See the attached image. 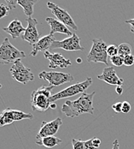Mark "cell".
Returning <instances> with one entry per match:
<instances>
[{
    "instance_id": "6da1fadb",
    "label": "cell",
    "mask_w": 134,
    "mask_h": 149,
    "mask_svg": "<svg viewBox=\"0 0 134 149\" xmlns=\"http://www.w3.org/2000/svg\"><path fill=\"white\" fill-rule=\"evenodd\" d=\"M95 92L90 93H83L75 100H67L61 106V112L68 118H73L82 114H93V97Z\"/></svg>"
},
{
    "instance_id": "7a4b0ae2",
    "label": "cell",
    "mask_w": 134,
    "mask_h": 149,
    "mask_svg": "<svg viewBox=\"0 0 134 149\" xmlns=\"http://www.w3.org/2000/svg\"><path fill=\"white\" fill-rule=\"evenodd\" d=\"M54 87L42 86L39 89L33 90L31 93V105L33 111H46L51 104V91Z\"/></svg>"
},
{
    "instance_id": "3957f363",
    "label": "cell",
    "mask_w": 134,
    "mask_h": 149,
    "mask_svg": "<svg viewBox=\"0 0 134 149\" xmlns=\"http://www.w3.org/2000/svg\"><path fill=\"white\" fill-rule=\"evenodd\" d=\"M24 58H26L24 52L15 48L8 38L3 40L0 45V64L14 63L15 61Z\"/></svg>"
},
{
    "instance_id": "277c9868",
    "label": "cell",
    "mask_w": 134,
    "mask_h": 149,
    "mask_svg": "<svg viewBox=\"0 0 134 149\" xmlns=\"http://www.w3.org/2000/svg\"><path fill=\"white\" fill-rule=\"evenodd\" d=\"M108 45L102 39L92 40V45L86 57V61L89 63H103L108 64Z\"/></svg>"
},
{
    "instance_id": "5b68a950",
    "label": "cell",
    "mask_w": 134,
    "mask_h": 149,
    "mask_svg": "<svg viewBox=\"0 0 134 149\" xmlns=\"http://www.w3.org/2000/svg\"><path fill=\"white\" fill-rule=\"evenodd\" d=\"M91 84H92V79L90 77H88L86 80H85L82 82H79V83L72 85L68 88H66L65 89L61 90L51 96V98H50L51 104L55 103L57 100H59L61 99L69 98V97L75 96L79 93H83Z\"/></svg>"
},
{
    "instance_id": "8992f818",
    "label": "cell",
    "mask_w": 134,
    "mask_h": 149,
    "mask_svg": "<svg viewBox=\"0 0 134 149\" xmlns=\"http://www.w3.org/2000/svg\"><path fill=\"white\" fill-rule=\"evenodd\" d=\"M10 73L15 81L23 85H26L34 80V75L31 70L24 66L21 59L15 61L12 64L10 70Z\"/></svg>"
},
{
    "instance_id": "52a82bcc",
    "label": "cell",
    "mask_w": 134,
    "mask_h": 149,
    "mask_svg": "<svg viewBox=\"0 0 134 149\" xmlns=\"http://www.w3.org/2000/svg\"><path fill=\"white\" fill-rule=\"evenodd\" d=\"M39 79L47 81L50 86L52 87H59L61 85L70 82L74 81V76L68 73H62V72H56V71H42L39 74Z\"/></svg>"
},
{
    "instance_id": "ba28073f",
    "label": "cell",
    "mask_w": 134,
    "mask_h": 149,
    "mask_svg": "<svg viewBox=\"0 0 134 149\" xmlns=\"http://www.w3.org/2000/svg\"><path fill=\"white\" fill-rule=\"evenodd\" d=\"M47 7L50 10L51 13L55 15L57 17V19L61 22L65 24L67 27L71 28L73 30H75V31L78 30V27L75 24V21L73 20L72 16L68 14V12L67 10L61 9L57 4H56L52 2H47Z\"/></svg>"
},
{
    "instance_id": "9c48e42d",
    "label": "cell",
    "mask_w": 134,
    "mask_h": 149,
    "mask_svg": "<svg viewBox=\"0 0 134 149\" xmlns=\"http://www.w3.org/2000/svg\"><path fill=\"white\" fill-rule=\"evenodd\" d=\"M63 49L65 51H69V52H73V51H84L85 48L83 46L80 45V39L79 37L76 34L74 33L72 36L64 39L63 40H56L53 42V44L51 45V47L50 49V51L51 50H55V49Z\"/></svg>"
},
{
    "instance_id": "30bf717a",
    "label": "cell",
    "mask_w": 134,
    "mask_h": 149,
    "mask_svg": "<svg viewBox=\"0 0 134 149\" xmlns=\"http://www.w3.org/2000/svg\"><path fill=\"white\" fill-rule=\"evenodd\" d=\"M61 124L62 121L61 118H57L51 122H42L40 130L36 135V140H40L48 136H55Z\"/></svg>"
},
{
    "instance_id": "8fae6325",
    "label": "cell",
    "mask_w": 134,
    "mask_h": 149,
    "mask_svg": "<svg viewBox=\"0 0 134 149\" xmlns=\"http://www.w3.org/2000/svg\"><path fill=\"white\" fill-rule=\"evenodd\" d=\"M26 21L28 22V27L25 30V33L21 35V39L32 45L39 40V33L37 29L38 21L32 16L28 17Z\"/></svg>"
},
{
    "instance_id": "7c38bea8",
    "label": "cell",
    "mask_w": 134,
    "mask_h": 149,
    "mask_svg": "<svg viewBox=\"0 0 134 149\" xmlns=\"http://www.w3.org/2000/svg\"><path fill=\"white\" fill-rule=\"evenodd\" d=\"M44 56L50 62L48 66L50 69H57V68L64 69L72 64L70 60L65 58L61 53H57V52L51 53L50 52L47 51L44 52Z\"/></svg>"
},
{
    "instance_id": "4fadbf2b",
    "label": "cell",
    "mask_w": 134,
    "mask_h": 149,
    "mask_svg": "<svg viewBox=\"0 0 134 149\" xmlns=\"http://www.w3.org/2000/svg\"><path fill=\"white\" fill-rule=\"evenodd\" d=\"M54 41H56V39L54 37V34L52 33H50L48 35L42 37L41 39H39V40L37 43L32 45V49L30 52V55L35 57L39 52H45L49 51Z\"/></svg>"
},
{
    "instance_id": "5bb4252c",
    "label": "cell",
    "mask_w": 134,
    "mask_h": 149,
    "mask_svg": "<svg viewBox=\"0 0 134 149\" xmlns=\"http://www.w3.org/2000/svg\"><path fill=\"white\" fill-rule=\"evenodd\" d=\"M97 78L101 81H104L108 85H116L122 86L124 83V80L119 78L116 74V71L114 67H107L103 70L102 74H99Z\"/></svg>"
},
{
    "instance_id": "9a60e30c",
    "label": "cell",
    "mask_w": 134,
    "mask_h": 149,
    "mask_svg": "<svg viewBox=\"0 0 134 149\" xmlns=\"http://www.w3.org/2000/svg\"><path fill=\"white\" fill-rule=\"evenodd\" d=\"M45 21L50 27V33L54 34L55 33H60L67 34L69 37L74 34L70 30L68 29V27L65 24L61 22L57 19H55L53 17H46Z\"/></svg>"
},
{
    "instance_id": "2e32d148",
    "label": "cell",
    "mask_w": 134,
    "mask_h": 149,
    "mask_svg": "<svg viewBox=\"0 0 134 149\" xmlns=\"http://www.w3.org/2000/svg\"><path fill=\"white\" fill-rule=\"evenodd\" d=\"M3 30L7 33L8 34H10L13 39H16L18 37H20L21 35V33H25L26 29H24V27L21 24V22L18 19H14L13 21H11L9 24L8 27L3 28Z\"/></svg>"
},
{
    "instance_id": "e0dca14e",
    "label": "cell",
    "mask_w": 134,
    "mask_h": 149,
    "mask_svg": "<svg viewBox=\"0 0 134 149\" xmlns=\"http://www.w3.org/2000/svg\"><path fill=\"white\" fill-rule=\"evenodd\" d=\"M61 143V140L56 136H48V137H45V138L36 141L37 145L43 146V147L48 148H55Z\"/></svg>"
},
{
    "instance_id": "ac0fdd59",
    "label": "cell",
    "mask_w": 134,
    "mask_h": 149,
    "mask_svg": "<svg viewBox=\"0 0 134 149\" xmlns=\"http://www.w3.org/2000/svg\"><path fill=\"white\" fill-rule=\"evenodd\" d=\"M39 1V0H18L17 4L21 6L25 15L28 17H30L33 14V7L35 3Z\"/></svg>"
},
{
    "instance_id": "d6986e66",
    "label": "cell",
    "mask_w": 134,
    "mask_h": 149,
    "mask_svg": "<svg viewBox=\"0 0 134 149\" xmlns=\"http://www.w3.org/2000/svg\"><path fill=\"white\" fill-rule=\"evenodd\" d=\"M13 109L7 108L0 113V127H3L14 123L13 118Z\"/></svg>"
},
{
    "instance_id": "ffe728a7",
    "label": "cell",
    "mask_w": 134,
    "mask_h": 149,
    "mask_svg": "<svg viewBox=\"0 0 134 149\" xmlns=\"http://www.w3.org/2000/svg\"><path fill=\"white\" fill-rule=\"evenodd\" d=\"M132 52H133L132 46L128 43H122L118 45V55L123 58L132 54Z\"/></svg>"
},
{
    "instance_id": "44dd1931",
    "label": "cell",
    "mask_w": 134,
    "mask_h": 149,
    "mask_svg": "<svg viewBox=\"0 0 134 149\" xmlns=\"http://www.w3.org/2000/svg\"><path fill=\"white\" fill-rule=\"evenodd\" d=\"M110 61L112 64L116 67H121L122 65H124V58L119 55H116V56L110 58Z\"/></svg>"
},
{
    "instance_id": "7402d4cb",
    "label": "cell",
    "mask_w": 134,
    "mask_h": 149,
    "mask_svg": "<svg viewBox=\"0 0 134 149\" xmlns=\"http://www.w3.org/2000/svg\"><path fill=\"white\" fill-rule=\"evenodd\" d=\"M107 53H108V56L110 57V58L118 55V46H116L115 45H108Z\"/></svg>"
},
{
    "instance_id": "603a6c76",
    "label": "cell",
    "mask_w": 134,
    "mask_h": 149,
    "mask_svg": "<svg viewBox=\"0 0 134 149\" xmlns=\"http://www.w3.org/2000/svg\"><path fill=\"white\" fill-rule=\"evenodd\" d=\"M73 149H84L85 148V141L81 140L72 139Z\"/></svg>"
},
{
    "instance_id": "cb8c5ba5",
    "label": "cell",
    "mask_w": 134,
    "mask_h": 149,
    "mask_svg": "<svg viewBox=\"0 0 134 149\" xmlns=\"http://www.w3.org/2000/svg\"><path fill=\"white\" fill-rule=\"evenodd\" d=\"M10 10V8L8 5L1 3L0 4V19L3 18L4 16H6V15H8Z\"/></svg>"
},
{
    "instance_id": "d4e9b609",
    "label": "cell",
    "mask_w": 134,
    "mask_h": 149,
    "mask_svg": "<svg viewBox=\"0 0 134 149\" xmlns=\"http://www.w3.org/2000/svg\"><path fill=\"white\" fill-rule=\"evenodd\" d=\"M134 64V56L133 54H130L128 56H126L124 58V65L126 66H132Z\"/></svg>"
},
{
    "instance_id": "484cf974",
    "label": "cell",
    "mask_w": 134,
    "mask_h": 149,
    "mask_svg": "<svg viewBox=\"0 0 134 149\" xmlns=\"http://www.w3.org/2000/svg\"><path fill=\"white\" fill-rule=\"evenodd\" d=\"M131 109H132V106L131 104L128 102V101H124L123 104H122V113H129L131 111Z\"/></svg>"
},
{
    "instance_id": "4316f807",
    "label": "cell",
    "mask_w": 134,
    "mask_h": 149,
    "mask_svg": "<svg viewBox=\"0 0 134 149\" xmlns=\"http://www.w3.org/2000/svg\"><path fill=\"white\" fill-rule=\"evenodd\" d=\"M122 104H123V102H117V103H115V104L112 105V109L116 113H119V112L122 111Z\"/></svg>"
},
{
    "instance_id": "83f0119b",
    "label": "cell",
    "mask_w": 134,
    "mask_h": 149,
    "mask_svg": "<svg viewBox=\"0 0 134 149\" xmlns=\"http://www.w3.org/2000/svg\"><path fill=\"white\" fill-rule=\"evenodd\" d=\"M7 3V5L10 8V10H14L17 6L18 0H4Z\"/></svg>"
},
{
    "instance_id": "f1b7e54d",
    "label": "cell",
    "mask_w": 134,
    "mask_h": 149,
    "mask_svg": "<svg viewBox=\"0 0 134 149\" xmlns=\"http://www.w3.org/2000/svg\"><path fill=\"white\" fill-rule=\"evenodd\" d=\"M84 149H96L92 143V138L85 141V148Z\"/></svg>"
},
{
    "instance_id": "f546056e",
    "label": "cell",
    "mask_w": 134,
    "mask_h": 149,
    "mask_svg": "<svg viewBox=\"0 0 134 149\" xmlns=\"http://www.w3.org/2000/svg\"><path fill=\"white\" fill-rule=\"evenodd\" d=\"M92 143H93V146L95 147V148L97 149L101 145V140L97 137H93L92 138Z\"/></svg>"
},
{
    "instance_id": "4dcf8cb0",
    "label": "cell",
    "mask_w": 134,
    "mask_h": 149,
    "mask_svg": "<svg viewBox=\"0 0 134 149\" xmlns=\"http://www.w3.org/2000/svg\"><path fill=\"white\" fill-rule=\"evenodd\" d=\"M125 23H127V24L131 25V32L134 33V18L133 19H130V20L125 21Z\"/></svg>"
},
{
    "instance_id": "1f68e13d",
    "label": "cell",
    "mask_w": 134,
    "mask_h": 149,
    "mask_svg": "<svg viewBox=\"0 0 134 149\" xmlns=\"http://www.w3.org/2000/svg\"><path fill=\"white\" fill-rule=\"evenodd\" d=\"M112 149H119V145L118 140H115L113 142V148Z\"/></svg>"
},
{
    "instance_id": "d6a6232c",
    "label": "cell",
    "mask_w": 134,
    "mask_h": 149,
    "mask_svg": "<svg viewBox=\"0 0 134 149\" xmlns=\"http://www.w3.org/2000/svg\"><path fill=\"white\" fill-rule=\"evenodd\" d=\"M115 91H116V93L119 95H121L122 93H123V88H122V86H117L116 88H115Z\"/></svg>"
},
{
    "instance_id": "836d02e7",
    "label": "cell",
    "mask_w": 134,
    "mask_h": 149,
    "mask_svg": "<svg viewBox=\"0 0 134 149\" xmlns=\"http://www.w3.org/2000/svg\"><path fill=\"white\" fill-rule=\"evenodd\" d=\"M50 108H52V109H56V108H57V104H55V103H52V104H50Z\"/></svg>"
},
{
    "instance_id": "e575fe53",
    "label": "cell",
    "mask_w": 134,
    "mask_h": 149,
    "mask_svg": "<svg viewBox=\"0 0 134 149\" xmlns=\"http://www.w3.org/2000/svg\"><path fill=\"white\" fill-rule=\"evenodd\" d=\"M81 62H82L81 58H78V59H77V63H81Z\"/></svg>"
},
{
    "instance_id": "d590c367",
    "label": "cell",
    "mask_w": 134,
    "mask_h": 149,
    "mask_svg": "<svg viewBox=\"0 0 134 149\" xmlns=\"http://www.w3.org/2000/svg\"><path fill=\"white\" fill-rule=\"evenodd\" d=\"M0 88H1V84H0Z\"/></svg>"
}]
</instances>
